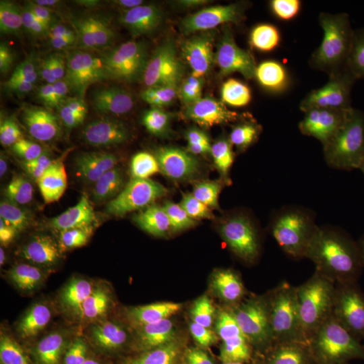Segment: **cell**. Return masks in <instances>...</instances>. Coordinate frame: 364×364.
Instances as JSON below:
<instances>
[{"label": "cell", "instance_id": "6da1fadb", "mask_svg": "<svg viewBox=\"0 0 364 364\" xmlns=\"http://www.w3.org/2000/svg\"><path fill=\"white\" fill-rule=\"evenodd\" d=\"M164 117L203 123L214 117L223 92L221 69L213 62H193L155 82Z\"/></svg>", "mask_w": 364, "mask_h": 364}, {"label": "cell", "instance_id": "7a4b0ae2", "mask_svg": "<svg viewBox=\"0 0 364 364\" xmlns=\"http://www.w3.org/2000/svg\"><path fill=\"white\" fill-rule=\"evenodd\" d=\"M252 284L225 268H198L171 299L162 304L159 318L172 325L215 315L252 291Z\"/></svg>", "mask_w": 364, "mask_h": 364}, {"label": "cell", "instance_id": "3957f363", "mask_svg": "<svg viewBox=\"0 0 364 364\" xmlns=\"http://www.w3.org/2000/svg\"><path fill=\"white\" fill-rule=\"evenodd\" d=\"M164 117L154 86L126 75H109L100 83L97 119L105 134L126 146L134 129Z\"/></svg>", "mask_w": 364, "mask_h": 364}, {"label": "cell", "instance_id": "277c9868", "mask_svg": "<svg viewBox=\"0 0 364 364\" xmlns=\"http://www.w3.org/2000/svg\"><path fill=\"white\" fill-rule=\"evenodd\" d=\"M275 102L265 85V72L259 60L246 62L235 72L223 90L214 119L220 131L250 124H270Z\"/></svg>", "mask_w": 364, "mask_h": 364}, {"label": "cell", "instance_id": "5b68a950", "mask_svg": "<svg viewBox=\"0 0 364 364\" xmlns=\"http://www.w3.org/2000/svg\"><path fill=\"white\" fill-rule=\"evenodd\" d=\"M363 31L364 6L354 4L301 14L275 28L270 38L272 47L284 52L318 44L334 36H358Z\"/></svg>", "mask_w": 364, "mask_h": 364}, {"label": "cell", "instance_id": "8992f818", "mask_svg": "<svg viewBox=\"0 0 364 364\" xmlns=\"http://www.w3.org/2000/svg\"><path fill=\"white\" fill-rule=\"evenodd\" d=\"M241 257L260 272L286 269L299 259V245L284 228L260 220H241L232 226Z\"/></svg>", "mask_w": 364, "mask_h": 364}, {"label": "cell", "instance_id": "52a82bcc", "mask_svg": "<svg viewBox=\"0 0 364 364\" xmlns=\"http://www.w3.org/2000/svg\"><path fill=\"white\" fill-rule=\"evenodd\" d=\"M275 174L308 193L364 179V172L345 166L334 153L317 146L303 147L279 160Z\"/></svg>", "mask_w": 364, "mask_h": 364}, {"label": "cell", "instance_id": "ba28073f", "mask_svg": "<svg viewBox=\"0 0 364 364\" xmlns=\"http://www.w3.org/2000/svg\"><path fill=\"white\" fill-rule=\"evenodd\" d=\"M320 60L317 50L310 48L289 55L273 67V86L287 102L289 114L305 117L317 104L323 91Z\"/></svg>", "mask_w": 364, "mask_h": 364}, {"label": "cell", "instance_id": "9c48e42d", "mask_svg": "<svg viewBox=\"0 0 364 364\" xmlns=\"http://www.w3.org/2000/svg\"><path fill=\"white\" fill-rule=\"evenodd\" d=\"M123 205L136 219L161 221L188 214L193 208V198L181 181L157 176L132 186L124 196Z\"/></svg>", "mask_w": 364, "mask_h": 364}, {"label": "cell", "instance_id": "30bf717a", "mask_svg": "<svg viewBox=\"0 0 364 364\" xmlns=\"http://www.w3.org/2000/svg\"><path fill=\"white\" fill-rule=\"evenodd\" d=\"M33 176L44 202L57 212H78L90 203V177L70 163L42 160Z\"/></svg>", "mask_w": 364, "mask_h": 364}, {"label": "cell", "instance_id": "8fae6325", "mask_svg": "<svg viewBox=\"0 0 364 364\" xmlns=\"http://www.w3.org/2000/svg\"><path fill=\"white\" fill-rule=\"evenodd\" d=\"M245 20L231 6L213 7L186 16L179 33L203 55L226 51L243 35Z\"/></svg>", "mask_w": 364, "mask_h": 364}, {"label": "cell", "instance_id": "7c38bea8", "mask_svg": "<svg viewBox=\"0 0 364 364\" xmlns=\"http://www.w3.org/2000/svg\"><path fill=\"white\" fill-rule=\"evenodd\" d=\"M177 242L176 235L160 228L124 229L112 239V258L124 272L142 275L162 256L173 251Z\"/></svg>", "mask_w": 364, "mask_h": 364}, {"label": "cell", "instance_id": "4fadbf2b", "mask_svg": "<svg viewBox=\"0 0 364 364\" xmlns=\"http://www.w3.org/2000/svg\"><path fill=\"white\" fill-rule=\"evenodd\" d=\"M138 156L148 169L184 172L200 162L202 150L195 139L181 132L158 131L140 139Z\"/></svg>", "mask_w": 364, "mask_h": 364}, {"label": "cell", "instance_id": "5bb4252c", "mask_svg": "<svg viewBox=\"0 0 364 364\" xmlns=\"http://www.w3.org/2000/svg\"><path fill=\"white\" fill-rule=\"evenodd\" d=\"M323 92L333 114L351 109L364 112V73L354 66L344 41H339L335 48L323 80Z\"/></svg>", "mask_w": 364, "mask_h": 364}, {"label": "cell", "instance_id": "9a60e30c", "mask_svg": "<svg viewBox=\"0 0 364 364\" xmlns=\"http://www.w3.org/2000/svg\"><path fill=\"white\" fill-rule=\"evenodd\" d=\"M144 331L143 318L131 294H123L112 310L81 326L74 338L79 343L93 347L109 342L140 338Z\"/></svg>", "mask_w": 364, "mask_h": 364}, {"label": "cell", "instance_id": "2e32d148", "mask_svg": "<svg viewBox=\"0 0 364 364\" xmlns=\"http://www.w3.org/2000/svg\"><path fill=\"white\" fill-rule=\"evenodd\" d=\"M55 273L69 306L87 301L102 279V267L95 241L83 239Z\"/></svg>", "mask_w": 364, "mask_h": 364}, {"label": "cell", "instance_id": "e0dca14e", "mask_svg": "<svg viewBox=\"0 0 364 364\" xmlns=\"http://www.w3.org/2000/svg\"><path fill=\"white\" fill-rule=\"evenodd\" d=\"M208 341L230 353L247 354L256 345L255 333L245 311L228 306L200 327Z\"/></svg>", "mask_w": 364, "mask_h": 364}, {"label": "cell", "instance_id": "ac0fdd59", "mask_svg": "<svg viewBox=\"0 0 364 364\" xmlns=\"http://www.w3.org/2000/svg\"><path fill=\"white\" fill-rule=\"evenodd\" d=\"M186 280L183 255L174 249L143 273L138 287L139 296L146 304L166 301L183 287Z\"/></svg>", "mask_w": 364, "mask_h": 364}, {"label": "cell", "instance_id": "d6986e66", "mask_svg": "<svg viewBox=\"0 0 364 364\" xmlns=\"http://www.w3.org/2000/svg\"><path fill=\"white\" fill-rule=\"evenodd\" d=\"M269 124H250L220 132L213 138V148L229 161L244 162L256 156L267 142Z\"/></svg>", "mask_w": 364, "mask_h": 364}, {"label": "cell", "instance_id": "ffe728a7", "mask_svg": "<svg viewBox=\"0 0 364 364\" xmlns=\"http://www.w3.org/2000/svg\"><path fill=\"white\" fill-rule=\"evenodd\" d=\"M316 232L326 255L337 272L344 274V256L351 242L349 218L344 208L335 207L326 210L318 218Z\"/></svg>", "mask_w": 364, "mask_h": 364}, {"label": "cell", "instance_id": "44dd1931", "mask_svg": "<svg viewBox=\"0 0 364 364\" xmlns=\"http://www.w3.org/2000/svg\"><path fill=\"white\" fill-rule=\"evenodd\" d=\"M33 40V14L23 4L0 2V46L4 51L26 52Z\"/></svg>", "mask_w": 364, "mask_h": 364}, {"label": "cell", "instance_id": "7402d4cb", "mask_svg": "<svg viewBox=\"0 0 364 364\" xmlns=\"http://www.w3.org/2000/svg\"><path fill=\"white\" fill-rule=\"evenodd\" d=\"M50 279L42 268L33 263H23L7 284L11 301L36 308L45 305L50 298Z\"/></svg>", "mask_w": 364, "mask_h": 364}, {"label": "cell", "instance_id": "603a6c76", "mask_svg": "<svg viewBox=\"0 0 364 364\" xmlns=\"http://www.w3.org/2000/svg\"><path fill=\"white\" fill-rule=\"evenodd\" d=\"M241 257L233 234L222 228H208L198 236L196 244L198 268H224Z\"/></svg>", "mask_w": 364, "mask_h": 364}, {"label": "cell", "instance_id": "cb8c5ba5", "mask_svg": "<svg viewBox=\"0 0 364 364\" xmlns=\"http://www.w3.org/2000/svg\"><path fill=\"white\" fill-rule=\"evenodd\" d=\"M0 327L20 340L26 348L39 343L47 331L42 318L11 299L2 301L0 306Z\"/></svg>", "mask_w": 364, "mask_h": 364}, {"label": "cell", "instance_id": "d4e9b609", "mask_svg": "<svg viewBox=\"0 0 364 364\" xmlns=\"http://www.w3.org/2000/svg\"><path fill=\"white\" fill-rule=\"evenodd\" d=\"M256 177L257 172L245 163L228 161L215 172L214 186L228 202L243 203L252 196Z\"/></svg>", "mask_w": 364, "mask_h": 364}, {"label": "cell", "instance_id": "484cf974", "mask_svg": "<svg viewBox=\"0 0 364 364\" xmlns=\"http://www.w3.org/2000/svg\"><path fill=\"white\" fill-rule=\"evenodd\" d=\"M244 311L252 324L257 346H274L296 336L294 330L287 327L270 306L251 301Z\"/></svg>", "mask_w": 364, "mask_h": 364}, {"label": "cell", "instance_id": "4316f807", "mask_svg": "<svg viewBox=\"0 0 364 364\" xmlns=\"http://www.w3.org/2000/svg\"><path fill=\"white\" fill-rule=\"evenodd\" d=\"M333 277L323 272H306L294 275L289 291L294 299L315 313L329 314L328 294L331 289Z\"/></svg>", "mask_w": 364, "mask_h": 364}, {"label": "cell", "instance_id": "83f0119b", "mask_svg": "<svg viewBox=\"0 0 364 364\" xmlns=\"http://www.w3.org/2000/svg\"><path fill=\"white\" fill-rule=\"evenodd\" d=\"M305 117L289 112L279 117L268 131L267 143L277 159L291 156L304 147Z\"/></svg>", "mask_w": 364, "mask_h": 364}, {"label": "cell", "instance_id": "f1b7e54d", "mask_svg": "<svg viewBox=\"0 0 364 364\" xmlns=\"http://www.w3.org/2000/svg\"><path fill=\"white\" fill-rule=\"evenodd\" d=\"M330 348L339 364H364V318L352 320L337 330Z\"/></svg>", "mask_w": 364, "mask_h": 364}, {"label": "cell", "instance_id": "f546056e", "mask_svg": "<svg viewBox=\"0 0 364 364\" xmlns=\"http://www.w3.org/2000/svg\"><path fill=\"white\" fill-rule=\"evenodd\" d=\"M279 207L282 215V226L287 231H316L318 218L312 203L305 196L289 191L280 196Z\"/></svg>", "mask_w": 364, "mask_h": 364}, {"label": "cell", "instance_id": "4dcf8cb0", "mask_svg": "<svg viewBox=\"0 0 364 364\" xmlns=\"http://www.w3.org/2000/svg\"><path fill=\"white\" fill-rule=\"evenodd\" d=\"M269 306L289 329H318L322 326L317 314L294 299L289 291H274Z\"/></svg>", "mask_w": 364, "mask_h": 364}, {"label": "cell", "instance_id": "1f68e13d", "mask_svg": "<svg viewBox=\"0 0 364 364\" xmlns=\"http://www.w3.org/2000/svg\"><path fill=\"white\" fill-rule=\"evenodd\" d=\"M136 43L142 56L146 74L164 70L172 59L170 46L154 31L143 26L133 25Z\"/></svg>", "mask_w": 364, "mask_h": 364}, {"label": "cell", "instance_id": "d6a6232c", "mask_svg": "<svg viewBox=\"0 0 364 364\" xmlns=\"http://www.w3.org/2000/svg\"><path fill=\"white\" fill-rule=\"evenodd\" d=\"M332 148L335 155L352 160H364V124L345 117L335 124L332 133Z\"/></svg>", "mask_w": 364, "mask_h": 364}, {"label": "cell", "instance_id": "836d02e7", "mask_svg": "<svg viewBox=\"0 0 364 364\" xmlns=\"http://www.w3.org/2000/svg\"><path fill=\"white\" fill-rule=\"evenodd\" d=\"M81 241L82 239H78L73 230L67 227L51 240L33 242L31 249L43 264L56 272Z\"/></svg>", "mask_w": 364, "mask_h": 364}, {"label": "cell", "instance_id": "e575fe53", "mask_svg": "<svg viewBox=\"0 0 364 364\" xmlns=\"http://www.w3.org/2000/svg\"><path fill=\"white\" fill-rule=\"evenodd\" d=\"M33 208L30 191L20 177L2 181L0 188V214L6 220H18Z\"/></svg>", "mask_w": 364, "mask_h": 364}, {"label": "cell", "instance_id": "d590c367", "mask_svg": "<svg viewBox=\"0 0 364 364\" xmlns=\"http://www.w3.org/2000/svg\"><path fill=\"white\" fill-rule=\"evenodd\" d=\"M18 226L35 242L51 240L67 228L61 218L36 208L18 220Z\"/></svg>", "mask_w": 364, "mask_h": 364}, {"label": "cell", "instance_id": "8d00e7d4", "mask_svg": "<svg viewBox=\"0 0 364 364\" xmlns=\"http://www.w3.org/2000/svg\"><path fill=\"white\" fill-rule=\"evenodd\" d=\"M33 32L38 44L52 56L61 57L67 53H72L73 43L41 11L33 14Z\"/></svg>", "mask_w": 364, "mask_h": 364}, {"label": "cell", "instance_id": "74e56055", "mask_svg": "<svg viewBox=\"0 0 364 364\" xmlns=\"http://www.w3.org/2000/svg\"><path fill=\"white\" fill-rule=\"evenodd\" d=\"M140 347V338L121 340L90 347V364H131Z\"/></svg>", "mask_w": 364, "mask_h": 364}, {"label": "cell", "instance_id": "f35d334b", "mask_svg": "<svg viewBox=\"0 0 364 364\" xmlns=\"http://www.w3.org/2000/svg\"><path fill=\"white\" fill-rule=\"evenodd\" d=\"M88 176L95 188L102 193H109L123 186L127 177L112 170L100 157L92 156L88 160Z\"/></svg>", "mask_w": 364, "mask_h": 364}, {"label": "cell", "instance_id": "ab89813d", "mask_svg": "<svg viewBox=\"0 0 364 364\" xmlns=\"http://www.w3.org/2000/svg\"><path fill=\"white\" fill-rule=\"evenodd\" d=\"M39 11L44 14L46 18L51 21L53 25L56 26L63 35H65L73 44L75 40L80 37V23L74 13L58 9V7L52 6L50 2L43 4Z\"/></svg>", "mask_w": 364, "mask_h": 364}, {"label": "cell", "instance_id": "60d3db41", "mask_svg": "<svg viewBox=\"0 0 364 364\" xmlns=\"http://www.w3.org/2000/svg\"><path fill=\"white\" fill-rule=\"evenodd\" d=\"M56 107L55 105L54 90L51 83H46L39 90L26 98L21 105L14 119H25L33 114H44Z\"/></svg>", "mask_w": 364, "mask_h": 364}, {"label": "cell", "instance_id": "b9f144b4", "mask_svg": "<svg viewBox=\"0 0 364 364\" xmlns=\"http://www.w3.org/2000/svg\"><path fill=\"white\" fill-rule=\"evenodd\" d=\"M21 83L18 74L11 66L0 68V107L4 111L13 109L20 95Z\"/></svg>", "mask_w": 364, "mask_h": 364}, {"label": "cell", "instance_id": "7bdbcfd3", "mask_svg": "<svg viewBox=\"0 0 364 364\" xmlns=\"http://www.w3.org/2000/svg\"><path fill=\"white\" fill-rule=\"evenodd\" d=\"M56 143L59 150L73 162L83 161L82 139L80 127L70 126L57 133Z\"/></svg>", "mask_w": 364, "mask_h": 364}, {"label": "cell", "instance_id": "ee69618b", "mask_svg": "<svg viewBox=\"0 0 364 364\" xmlns=\"http://www.w3.org/2000/svg\"><path fill=\"white\" fill-rule=\"evenodd\" d=\"M95 155L107 163L117 173L128 178L131 170V160L124 146L119 145V144L114 146H105V147L100 148Z\"/></svg>", "mask_w": 364, "mask_h": 364}, {"label": "cell", "instance_id": "f6af8a7d", "mask_svg": "<svg viewBox=\"0 0 364 364\" xmlns=\"http://www.w3.org/2000/svg\"><path fill=\"white\" fill-rule=\"evenodd\" d=\"M73 56H100L116 59L114 47L91 36L81 35L72 48Z\"/></svg>", "mask_w": 364, "mask_h": 364}, {"label": "cell", "instance_id": "bcb514c9", "mask_svg": "<svg viewBox=\"0 0 364 364\" xmlns=\"http://www.w3.org/2000/svg\"><path fill=\"white\" fill-rule=\"evenodd\" d=\"M81 139H82L83 162H88L98 150L100 149L105 132L97 119L85 122L80 126Z\"/></svg>", "mask_w": 364, "mask_h": 364}, {"label": "cell", "instance_id": "7dc6e473", "mask_svg": "<svg viewBox=\"0 0 364 364\" xmlns=\"http://www.w3.org/2000/svg\"><path fill=\"white\" fill-rule=\"evenodd\" d=\"M75 87L77 91L79 105L85 121L95 119L100 111V95L97 88L90 81L75 83Z\"/></svg>", "mask_w": 364, "mask_h": 364}, {"label": "cell", "instance_id": "c3c4849f", "mask_svg": "<svg viewBox=\"0 0 364 364\" xmlns=\"http://www.w3.org/2000/svg\"><path fill=\"white\" fill-rule=\"evenodd\" d=\"M6 130L11 135L21 138L26 141H39L49 136L51 132V126L48 124H40L35 123H16L11 121V123L6 124Z\"/></svg>", "mask_w": 364, "mask_h": 364}, {"label": "cell", "instance_id": "681fc988", "mask_svg": "<svg viewBox=\"0 0 364 364\" xmlns=\"http://www.w3.org/2000/svg\"><path fill=\"white\" fill-rule=\"evenodd\" d=\"M26 347L0 327V361L1 364H16L23 355Z\"/></svg>", "mask_w": 364, "mask_h": 364}, {"label": "cell", "instance_id": "f907efd6", "mask_svg": "<svg viewBox=\"0 0 364 364\" xmlns=\"http://www.w3.org/2000/svg\"><path fill=\"white\" fill-rule=\"evenodd\" d=\"M61 111L63 117L68 123L71 124V126L80 127L85 123V117L79 105L75 85L66 90L62 97Z\"/></svg>", "mask_w": 364, "mask_h": 364}, {"label": "cell", "instance_id": "816d5d0a", "mask_svg": "<svg viewBox=\"0 0 364 364\" xmlns=\"http://www.w3.org/2000/svg\"><path fill=\"white\" fill-rule=\"evenodd\" d=\"M343 208L349 219L364 227V182L349 191Z\"/></svg>", "mask_w": 364, "mask_h": 364}, {"label": "cell", "instance_id": "f5cc1de1", "mask_svg": "<svg viewBox=\"0 0 364 364\" xmlns=\"http://www.w3.org/2000/svg\"><path fill=\"white\" fill-rule=\"evenodd\" d=\"M76 68L83 74H95L116 65V59L100 56H73Z\"/></svg>", "mask_w": 364, "mask_h": 364}, {"label": "cell", "instance_id": "db71d44e", "mask_svg": "<svg viewBox=\"0 0 364 364\" xmlns=\"http://www.w3.org/2000/svg\"><path fill=\"white\" fill-rule=\"evenodd\" d=\"M169 4L182 13L188 14V16L203 13L215 7V1L213 0H176V1H170Z\"/></svg>", "mask_w": 364, "mask_h": 364}, {"label": "cell", "instance_id": "11a10c76", "mask_svg": "<svg viewBox=\"0 0 364 364\" xmlns=\"http://www.w3.org/2000/svg\"><path fill=\"white\" fill-rule=\"evenodd\" d=\"M43 364H85L75 354L70 352H57L52 354Z\"/></svg>", "mask_w": 364, "mask_h": 364}, {"label": "cell", "instance_id": "9f6ffc18", "mask_svg": "<svg viewBox=\"0 0 364 364\" xmlns=\"http://www.w3.org/2000/svg\"><path fill=\"white\" fill-rule=\"evenodd\" d=\"M50 4L58 9H65V11L73 13V11H80V9L90 6L91 2L86 1V0H55V1H50Z\"/></svg>", "mask_w": 364, "mask_h": 364}, {"label": "cell", "instance_id": "6f0895ef", "mask_svg": "<svg viewBox=\"0 0 364 364\" xmlns=\"http://www.w3.org/2000/svg\"><path fill=\"white\" fill-rule=\"evenodd\" d=\"M13 246H11V239L9 235L4 229L1 230V236H0V265L4 267L9 262L11 256Z\"/></svg>", "mask_w": 364, "mask_h": 364}, {"label": "cell", "instance_id": "680465c9", "mask_svg": "<svg viewBox=\"0 0 364 364\" xmlns=\"http://www.w3.org/2000/svg\"><path fill=\"white\" fill-rule=\"evenodd\" d=\"M306 4H308V1H304V0H280V1H270L268 6L277 9V11H289V9L306 6Z\"/></svg>", "mask_w": 364, "mask_h": 364}]
</instances>
